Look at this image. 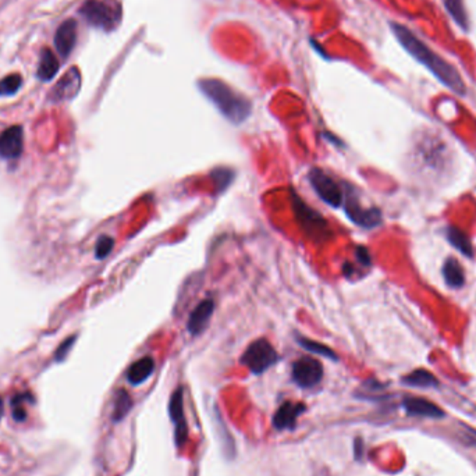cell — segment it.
<instances>
[{"label": "cell", "instance_id": "5bb4252c", "mask_svg": "<svg viewBox=\"0 0 476 476\" xmlns=\"http://www.w3.org/2000/svg\"><path fill=\"white\" fill-rule=\"evenodd\" d=\"M213 311H215V303L212 298H206L201 301L189 315L188 323H187L188 331L194 336L201 334L206 329V324L210 320Z\"/></svg>", "mask_w": 476, "mask_h": 476}, {"label": "cell", "instance_id": "cb8c5ba5", "mask_svg": "<svg viewBox=\"0 0 476 476\" xmlns=\"http://www.w3.org/2000/svg\"><path fill=\"white\" fill-rule=\"evenodd\" d=\"M210 175H212L213 182L216 184V187H217L219 191L226 189V188L230 185L233 177H234L233 171H231V170H227V168H216V170L212 171Z\"/></svg>", "mask_w": 476, "mask_h": 476}, {"label": "cell", "instance_id": "d4e9b609", "mask_svg": "<svg viewBox=\"0 0 476 476\" xmlns=\"http://www.w3.org/2000/svg\"><path fill=\"white\" fill-rule=\"evenodd\" d=\"M115 247V240L109 236H102L95 245V257L96 259H103L106 258Z\"/></svg>", "mask_w": 476, "mask_h": 476}, {"label": "cell", "instance_id": "7a4b0ae2", "mask_svg": "<svg viewBox=\"0 0 476 476\" xmlns=\"http://www.w3.org/2000/svg\"><path fill=\"white\" fill-rule=\"evenodd\" d=\"M201 92L233 124L245 122L251 113V103L241 94L220 80L205 78L198 82Z\"/></svg>", "mask_w": 476, "mask_h": 476}, {"label": "cell", "instance_id": "277c9868", "mask_svg": "<svg viewBox=\"0 0 476 476\" xmlns=\"http://www.w3.org/2000/svg\"><path fill=\"white\" fill-rule=\"evenodd\" d=\"M80 14L84 20L99 29L112 31L122 21V4L116 0H87L81 8Z\"/></svg>", "mask_w": 476, "mask_h": 476}, {"label": "cell", "instance_id": "52a82bcc", "mask_svg": "<svg viewBox=\"0 0 476 476\" xmlns=\"http://www.w3.org/2000/svg\"><path fill=\"white\" fill-rule=\"evenodd\" d=\"M291 377L297 386L303 389H312L323 379V366L315 358H300L293 363Z\"/></svg>", "mask_w": 476, "mask_h": 476}, {"label": "cell", "instance_id": "9a60e30c", "mask_svg": "<svg viewBox=\"0 0 476 476\" xmlns=\"http://www.w3.org/2000/svg\"><path fill=\"white\" fill-rule=\"evenodd\" d=\"M404 408L408 415L411 417H419V418H443L445 412L433 403L425 400V398H417L410 397L404 400Z\"/></svg>", "mask_w": 476, "mask_h": 476}, {"label": "cell", "instance_id": "6da1fadb", "mask_svg": "<svg viewBox=\"0 0 476 476\" xmlns=\"http://www.w3.org/2000/svg\"><path fill=\"white\" fill-rule=\"evenodd\" d=\"M393 31L398 41L403 43V46L412 53L419 62L425 63L426 67H429L436 77H439L447 87H450L453 91L459 94H464V82L460 78L459 73L446 62H443L436 53L431 52L422 42H419L407 28L393 24Z\"/></svg>", "mask_w": 476, "mask_h": 476}, {"label": "cell", "instance_id": "44dd1931", "mask_svg": "<svg viewBox=\"0 0 476 476\" xmlns=\"http://www.w3.org/2000/svg\"><path fill=\"white\" fill-rule=\"evenodd\" d=\"M298 344H300L304 349H307V351H310V352H314V354H317V355L330 358V359H333V361H337V359H338V356L336 355V352H334L331 348H329V347L324 345V344H320V342H317V341H314V340H310V338H305V337H300V338H298Z\"/></svg>", "mask_w": 476, "mask_h": 476}, {"label": "cell", "instance_id": "8992f818", "mask_svg": "<svg viewBox=\"0 0 476 476\" xmlns=\"http://www.w3.org/2000/svg\"><path fill=\"white\" fill-rule=\"evenodd\" d=\"M308 180L315 189L317 196L330 205L331 208H338L344 202V194L338 184L320 168H312L308 174Z\"/></svg>", "mask_w": 476, "mask_h": 476}, {"label": "cell", "instance_id": "2e32d148", "mask_svg": "<svg viewBox=\"0 0 476 476\" xmlns=\"http://www.w3.org/2000/svg\"><path fill=\"white\" fill-rule=\"evenodd\" d=\"M155 370V361L151 356H144L136 361L127 370V380L133 386L143 384Z\"/></svg>", "mask_w": 476, "mask_h": 476}, {"label": "cell", "instance_id": "ba28073f", "mask_svg": "<svg viewBox=\"0 0 476 476\" xmlns=\"http://www.w3.org/2000/svg\"><path fill=\"white\" fill-rule=\"evenodd\" d=\"M168 415L174 424V440L177 447H182L188 439V426L184 417V390L177 387L168 401Z\"/></svg>", "mask_w": 476, "mask_h": 476}, {"label": "cell", "instance_id": "f1b7e54d", "mask_svg": "<svg viewBox=\"0 0 476 476\" xmlns=\"http://www.w3.org/2000/svg\"><path fill=\"white\" fill-rule=\"evenodd\" d=\"M1 415H3V401L0 398V418H1Z\"/></svg>", "mask_w": 476, "mask_h": 476}, {"label": "cell", "instance_id": "8fae6325", "mask_svg": "<svg viewBox=\"0 0 476 476\" xmlns=\"http://www.w3.org/2000/svg\"><path fill=\"white\" fill-rule=\"evenodd\" d=\"M24 147V133L22 127L13 126L1 133L0 136V157L7 160L17 159Z\"/></svg>", "mask_w": 476, "mask_h": 476}, {"label": "cell", "instance_id": "9c48e42d", "mask_svg": "<svg viewBox=\"0 0 476 476\" xmlns=\"http://www.w3.org/2000/svg\"><path fill=\"white\" fill-rule=\"evenodd\" d=\"M81 88V74L77 67H71L55 85L50 92V99L56 103L71 101Z\"/></svg>", "mask_w": 476, "mask_h": 476}, {"label": "cell", "instance_id": "30bf717a", "mask_svg": "<svg viewBox=\"0 0 476 476\" xmlns=\"http://www.w3.org/2000/svg\"><path fill=\"white\" fill-rule=\"evenodd\" d=\"M345 213L348 219H351L355 224L370 229L380 223V212L377 209H363L359 206L358 201L354 196L345 199Z\"/></svg>", "mask_w": 476, "mask_h": 476}, {"label": "cell", "instance_id": "e0dca14e", "mask_svg": "<svg viewBox=\"0 0 476 476\" xmlns=\"http://www.w3.org/2000/svg\"><path fill=\"white\" fill-rule=\"evenodd\" d=\"M59 67H60L59 60L56 59L55 53L50 49H45L42 50V55H41L36 75L41 81H50L57 74Z\"/></svg>", "mask_w": 476, "mask_h": 476}, {"label": "cell", "instance_id": "603a6c76", "mask_svg": "<svg viewBox=\"0 0 476 476\" xmlns=\"http://www.w3.org/2000/svg\"><path fill=\"white\" fill-rule=\"evenodd\" d=\"M449 238H450V241H452L463 254L470 255V257L473 255V247H471L468 238L466 237V234H463L460 230L452 229V230L449 231Z\"/></svg>", "mask_w": 476, "mask_h": 476}, {"label": "cell", "instance_id": "d6986e66", "mask_svg": "<svg viewBox=\"0 0 476 476\" xmlns=\"http://www.w3.org/2000/svg\"><path fill=\"white\" fill-rule=\"evenodd\" d=\"M443 273L446 277V282L452 287H461L464 284V273L461 266L454 261L449 259L443 268Z\"/></svg>", "mask_w": 476, "mask_h": 476}, {"label": "cell", "instance_id": "3957f363", "mask_svg": "<svg viewBox=\"0 0 476 476\" xmlns=\"http://www.w3.org/2000/svg\"><path fill=\"white\" fill-rule=\"evenodd\" d=\"M291 205L296 215V220L303 233L314 243H324L331 238V231L323 216L304 202L296 191L291 192Z\"/></svg>", "mask_w": 476, "mask_h": 476}, {"label": "cell", "instance_id": "4fadbf2b", "mask_svg": "<svg viewBox=\"0 0 476 476\" xmlns=\"http://www.w3.org/2000/svg\"><path fill=\"white\" fill-rule=\"evenodd\" d=\"M77 42V22L74 20L64 21L56 31L55 46L60 56L67 57Z\"/></svg>", "mask_w": 476, "mask_h": 476}, {"label": "cell", "instance_id": "ffe728a7", "mask_svg": "<svg viewBox=\"0 0 476 476\" xmlns=\"http://www.w3.org/2000/svg\"><path fill=\"white\" fill-rule=\"evenodd\" d=\"M404 383L417 387H433L438 384L436 377L426 370H415L414 373L404 377Z\"/></svg>", "mask_w": 476, "mask_h": 476}, {"label": "cell", "instance_id": "7c38bea8", "mask_svg": "<svg viewBox=\"0 0 476 476\" xmlns=\"http://www.w3.org/2000/svg\"><path fill=\"white\" fill-rule=\"evenodd\" d=\"M305 411V405L301 403H283L273 417V426L277 431H293L297 425L298 417Z\"/></svg>", "mask_w": 476, "mask_h": 476}, {"label": "cell", "instance_id": "5b68a950", "mask_svg": "<svg viewBox=\"0 0 476 476\" xmlns=\"http://www.w3.org/2000/svg\"><path fill=\"white\" fill-rule=\"evenodd\" d=\"M279 354L275 347L265 338L252 341L241 356V363L247 366L254 375H261L276 365Z\"/></svg>", "mask_w": 476, "mask_h": 476}, {"label": "cell", "instance_id": "4316f807", "mask_svg": "<svg viewBox=\"0 0 476 476\" xmlns=\"http://www.w3.org/2000/svg\"><path fill=\"white\" fill-rule=\"evenodd\" d=\"M74 341H75V336H71V337H68L67 340H64V341L60 344V347L57 348V351H56V354H55V359H56L57 362H62V361L67 356V354L70 352V349H71Z\"/></svg>", "mask_w": 476, "mask_h": 476}, {"label": "cell", "instance_id": "83f0119b", "mask_svg": "<svg viewBox=\"0 0 476 476\" xmlns=\"http://www.w3.org/2000/svg\"><path fill=\"white\" fill-rule=\"evenodd\" d=\"M356 258H358V261L361 264L370 265V257H369V252L365 248H358L356 250Z\"/></svg>", "mask_w": 476, "mask_h": 476}, {"label": "cell", "instance_id": "7402d4cb", "mask_svg": "<svg viewBox=\"0 0 476 476\" xmlns=\"http://www.w3.org/2000/svg\"><path fill=\"white\" fill-rule=\"evenodd\" d=\"M21 84L22 78L18 74H11L0 80V96H10L17 94L18 89L21 88Z\"/></svg>", "mask_w": 476, "mask_h": 476}, {"label": "cell", "instance_id": "ac0fdd59", "mask_svg": "<svg viewBox=\"0 0 476 476\" xmlns=\"http://www.w3.org/2000/svg\"><path fill=\"white\" fill-rule=\"evenodd\" d=\"M133 407V400L126 390H119L115 397V408H113V422H120L127 417Z\"/></svg>", "mask_w": 476, "mask_h": 476}, {"label": "cell", "instance_id": "484cf974", "mask_svg": "<svg viewBox=\"0 0 476 476\" xmlns=\"http://www.w3.org/2000/svg\"><path fill=\"white\" fill-rule=\"evenodd\" d=\"M25 396L20 394V396H15L11 401L13 404V418L17 421V422H24L27 419V412L22 407V401H24Z\"/></svg>", "mask_w": 476, "mask_h": 476}]
</instances>
